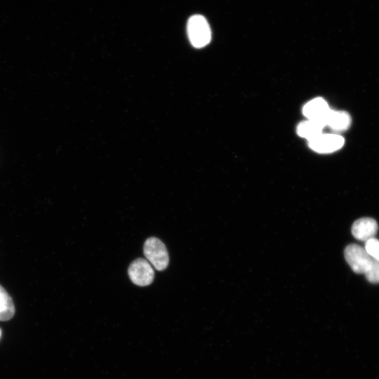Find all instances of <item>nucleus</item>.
<instances>
[{"mask_svg":"<svg viewBox=\"0 0 379 379\" xmlns=\"http://www.w3.org/2000/svg\"><path fill=\"white\" fill-rule=\"evenodd\" d=\"M344 256L354 272L364 274L370 283H379V260L368 255L364 248L355 244H349L344 250Z\"/></svg>","mask_w":379,"mask_h":379,"instance_id":"1","label":"nucleus"},{"mask_svg":"<svg viewBox=\"0 0 379 379\" xmlns=\"http://www.w3.org/2000/svg\"><path fill=\"white\" fill-rule=\"evenodd\" d=\"M187 34L192 45L202 48L211 41V32L206 18L201 15H192L187 22Z\"/></svg>","mask_w":379,"mask_h":379,"instance_id":"2","label":"nucleus"},{"mask_svg":"<svg viewBox=\"0 0 379 379\" xmlns=\"http://www.w3.org/2000/svg\"><path fill=\"white\" fill-rule=\"evenodd\" d=\"M145 258L158 271L164 270L169 262L168 253L164 244L156 237L148 238L144 244Z\"/></svg>","mask_w":379,"mask_h":379,"instance_id":"3","label":"nucleus"},{"mask_svg":"<svg viewBox=\"0 0 379 379\" xmlns=\"http://www.w3.org/2000/svg\"><path fill=\"white\" fill-rule=\"evenodd\" d=\"M128 273L131 281L140 286L152 284L154 277L151 265L143 258H138L133 261L128 267Z\"/></svg>","mask_w":379,"mask_h":379,"instance_id":"4","label":"nucleus"},{"mask_svg":"<svg viewBox=\"0 0 379 379\" xmlns=\"http://www.w3.org/2000/svg\"><path fill=\"white\" fill-rule=\"evenodd\" d=\"M309 147L318 153H331L340 149L344 145V139L337 134L321 133L308 141Z\"/></svg>","mask_w":379,"mask_h":379,"instance_id":"5","label":"nucleus"},{"mask_svg":"<svg viewBox=\"0 0 379 379\" xmlns=\"http://www.w3.org/2000/svg\"><path fill=\"white\" fill-rule=\"evenodd\" d=\"M378 230V222L371 218H361L354 222L351 232L353 237L362 241L374 238Z\"/></svg>","mask_w":379,"mask_h":379,"instance_id":"6","label":"nucleus"},{"mask_svg":"<svg viewBox=\"0 0 379 379\" xmlns=\"http://www.w3.org/2000/svg\"><path fill=\"white\" fill-rule=\"evenodd\" d=\"M330 110L324 99L316 98L304 105L302 113L307 119L321 121L325 124L326 117Z\"/></svg>","mask_w":379,"mask_h":379,"instance_id":"7","label":"nucleus"},{"mask_svg":"<svg viewBox=\"0 0 379 379\" xmlns=\"http://www.w3.org/2000/svg\"><path fill=\"white\" fill-rule=\"evenodd\" d=\"M325 126L321 121L307 119L298 124L297 133L309 141L321 134Z\"/></svg>","mask_w":379,"mask_h":379,"instance_id":"8","label":"nucleus"},{"mask_svg":"<svg viewBox=\"0 0 379 379\" xmlns=\"http://www.w3.org/2000/svg\"><path fill=\"white\" fill-rule=\"evenodd\" d=\"M351 119L347 113L343 111L330 110L327 114L325 124L335 131L346 130L350 124Z\"/></svg>","mask_w":379,"mask_h":379,"instance_id":"9","label":"nucleus"},{"mask_svg":"<svg viewBox=\"0 0 379 379\" xmlns=\"http://www.w3.org/2000/svg\"><path fill=\"white\" fill-rule=\"evenodd\" d=\"M14 302L7 291L0 285V321H8L15 314Z\"/></svg>","mask_w":379,"mask_h":379,"instance_id":"10","label":"nucleus"},{"mask_svg":"<svg viewBox=\"0 0 379 379\" xmlns=\"http://www.w3.org/2000/svg\"><path fill=\"white\" fill-rule=\"evenodd\" d=\"M364 249L368 255L379 260V240L371 238L365 241Z\"/></svg>","mask_w":379,"mask_h":379,"instance_id":"11","label":"nucleus"},{"mask_svg":"<svg viewBox=\"0 0 379 379\" xmlns=\"http://www.w3.org/2000/svg\"><path fill=\"white\" fill-rule=\"evenodd\" d=\"M0 335H1V330H0Z\"/></svg>","mask_w":379,"mask_h":379,"instance_id":"12","label":"nucleus"}]
</instances>
